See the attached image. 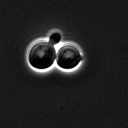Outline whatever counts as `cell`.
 <instances>
[{"instance_id": "3957f363", "label": "cell", "mask_w": 128, "mask_h": 128, "mask_svg": "<svg viewBox=\"0 0 128 128\" xmlns=\"http://www.w3.org/2000/svg\"><path fill=\"white\" fill-rule=\"evenodd\" d=\"M61 40V36L58 32H54L52 34L49 38V42L52 45L58 44Z\"/></svg>"}, {"instance_id": "7a4b0ae2", "label": "cell", "mask_w": 128, "mask_h": 128, "mask_svg": "<svg viewBox=\"0 0 128 128\" xmlns=\"http://www.w3.org/2000/svg\"><path fill=\"white\" fill-rule=\"evenodd\" d=\"M82 60L78 50L75 46L66 44L58 50L56 56L57 64L64 69H72L78 66Z\"/></svg>"}, {"instance_id": "6da1fadb", "label": "cell", "mask_w": 128, "mask_h": 128, "mask_svg": "<svg viewBox=\"0 0 128 128\" xmlns=\"http://www.w3.org/2000/svg\"><path fill=\"white\" fill-rule=\"evenodd\" d=\"M56 50L48 42H36L30 48L28 59L30 65L37 69L44 70L51 66L56 58Z\"/></svg>"}]
</instances>
